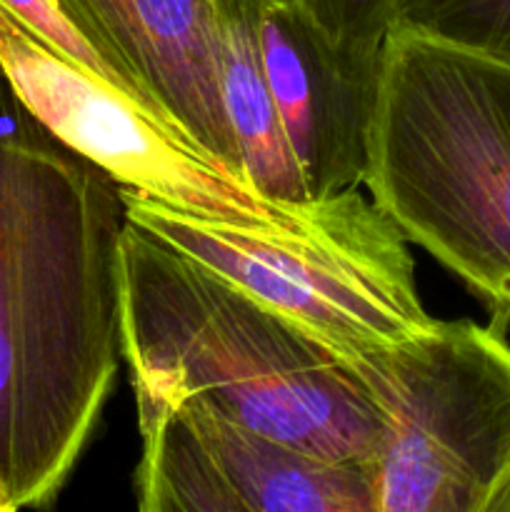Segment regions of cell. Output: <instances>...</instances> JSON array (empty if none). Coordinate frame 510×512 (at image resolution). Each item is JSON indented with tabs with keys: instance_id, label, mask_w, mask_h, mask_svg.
<instances>
[{
	"instance_id": "obj_11",
	"label": "cell",
	"mask_w": 510,
	"mask_h": 512,
	"mask_svg": "<svg viewBox=\"0 0 510 512\" xmlns=\"http://www.w3.org/2000/svg\"><path fill=\"white\" fill-rule=\"evenodd\" d=\"M393 25L510 65V0H398Z\"/></svg>"
},
{
	"instance_id": "obj_5",
	"label": "cell",
	"mask_w": 510,
	"mask_h": 512,
	"mask_svg": "<svg viewBox=\"0 0 510 512\" xmlns=\"http://www.w3.org/2000/svg\"><path fill=\"white\" fill-rule=\"evenodd\" d=\"M505 333L495 318H433L398 343L343 353L380 423L368 460L378 512H500L510 488Z\"/></svg>"
},
{
	"instance_id": "obj_9",
	"label": "cell",
	"mask_w": 510,
	"mask_h": 512,
	"mask_svg": "<svg viewBox=\"0 0 510 512\" xmlns=\"http://www.w3.org/2000/svg\"><path fill=\"white\" fill-rule=\"evenodd\" d=\"M58 3L158 118L243 175L220 93L215 0Z\"/></svg>"
},
{
	"instance_id": "obj_15",
	"label": "cell",
	"mask_w": 510,
	"mask_h": 512,
	"mask_svg": "<svg viewBox=\"0 0 510 512\" xmlns=\"http://www.w3.org/2000/svg\"><path fill=\"white\" fill-rule=\"evenodd\" d=\"M0 512H10L8 503H5V500H3V495H0Z\"/></svg>"
},
{
	"instance_id": "obj_1",
	"label": "cell",
	"mask_w": 510,
	"mask_h": 512,
	"mask_svg": "<svg viewBox=\"0 0 510 512\" xmlns=\"http://www.w3.org/2000/svg\"><path fill=\"white\" fill-rule=\"evenodd\" d=\"M123 188L60 143L0 75V495L48 505L120 363Z\"/></svg>"
},
{
	"instance_id": "obj_6",
	"label": "cell",
	"mask_w": 510,
	"mask_h": 512,
	"mask_svg": "<svg viewBox=\"0 0 510 512\" xmlns=\"http://www.w3.org/2000/svg\"><path fill=\"white\" fill-rule=\"evenodd\" d=\"M0 75L25 110L120 188L238 225L288 223L300 205L263 198L123 88L35 38L0 8Z\"/></svg>"
},
{
	"instance_id": "obj_8",
	"label": "cell",
	"mask_w": 510,
	"mask_h": 512,
	"mask_svg": "<svg viewBox=\"0 0 510 512\" xmlns=\"http://www.w3.org/2000/svg\"><path fill=\"white\" fill-rule=\"evenodd\" d=\"M260 48L308 200L360 188L380 93V53L333 43L300 0L260 3Z\"/></svg>"
},
{
	"instance_id": "obj_3",
	"label": "cell",
	"mask_w": 510,
	"mask_h": 512,
	"mask_svg": "<svg viewBox=\"0 0 510 512\" xmlns=\"http://www.w3.org/2000/svg\"><path fill=\"white\" fill-rule=\"evenodd\" d=\"M363 185L510 328V65L393 25Z\"/></svg>"
},
{
	"instance_id": "obj_4",
	"label": "cell",
	"mask_w": 510,
	"mask_h": 512,
	"mask_svg": "<svg viewBox=\"0 0 510 512\" xmlns=\"http://www.w3.org/2000/svg\"><path fill=\"white\" fill-rule=\"evenodd\" d=\"M125 215L293 320L335 353L403 340L433 320L393 220L363 193L308 200L288 223L238 225L123 188Z\"/></svg>"
},
{
	"instance_id": "obj_14",
	"label": "cell",
	"mask_w": 510,
	"mask_h": 512,
	"mask_svg": "<svg viewBox=\"0 0 510 512\" xmlns=\"http://www.w3.org/2000/svg\"><path fill=\"white\" fill-rule=\"evenodd\" d=\"M500 512H510V488H508V493H505V500H503V505H500Z\"/></svg>"
},
{
	"instance_id": "obj_12",
	"label": "cell",
	"mask_w": 510,
	"mask_h": 512,
	"mask_svg": "<svg viewBox=\"0 0 510 512\" xmlns=\"http://www.w3.org/2000/svg\"><path fill=\"white\" fill-rule=\"evenodd\" d=\"M0 8H3L5 13L13 15L23 28H28L30 33H33L35 38L43 40L45 45H50L53 50H60L63 55L73 58L75 63L85 65L88 70L98 73L100 78L110 80L113 85L123 88L130 98L143 103V100L130 90V85L125 83L120 70L105 58L103 50L85 35V30L80 28L63 8H60L58 0H0ZM145 108H148V105H145ZM150 113H153V110H150ZM180 133H183V130H180Z\"/></svg>"
},
{
	"instance_id": "obj_13",
	"label": "cell",
	"mask_w": 510,
	"mask_h": 512,
	"mask_svg": "<svg viewBox=\"0 0 510 512\" xmlns=\"http://www.w3.org/2000/svg\"><path fill=\"white\" fill-rule=\"evenodd\" d=\"M300 5L333 43L358 53H380L398 0H300Z\"/></svg>"
},
{
	"instance_id": "obj_2",
	"label": "cell",
	"mask_w": 510,
	"mask_h": 512,
	"mask_svg": "<svg viewBox=\"0 0 510 512\" xmlns=\"http://www.w3.org/2000/svg\"><path fill=\"white\" fill-rule=\"evenodd\" d=\"M120 335L135 403L195 398L320 458L373 455L378 415L343 355L130 220Z\"/></svg>"
},
{
	"instance_id": "obj_10",
	"label": "cell",
	"mask_w": 510,
	"mask_h": 512,
	"mask_svg": "<svg viewBox=\"0 0 510 512\" xmlns=\"http://www.w3.org/2000/svg\"><path fill=\"white\" fill-rule=\"evenodd\" d=\"M263 0H215L220 93L238 140L243 175L263 198L308 203L303 178L283 135L260 48Z\"/></svg>"
},
{
	"instance_id": "obj_7",
	"label": "cell",
	"mask_w": 510,
	"mask_h": 512,
	"mask_svg": "<svg viewBox=\"0 0 510 512\" xmlns=\"http://www.w3.org/2000/svg\"><path fill=\"white\" fill-rule=\"evenodd\" d=\"M135 405L140 512H378L365 463L320 458L203 400Z\"/></svg>"
}]
</instances>
